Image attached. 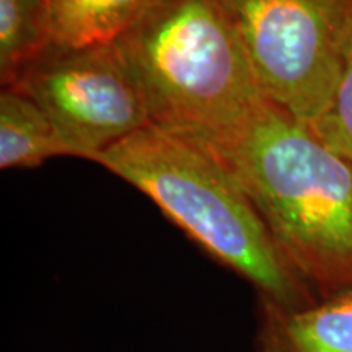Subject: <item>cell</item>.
<instances>
[{
    "mask_svg": "<svg viewBox=\"0 0 352 352\" xmlns=\"http://www.w3.org/2000/svg\"><path fill=\"white\" fill-rule=\"evenodd\" d=\"M206 145L232 171L292 270L327 297L352 289V164L264 100Z\"/></svg>",
    "mask_w": 352,
    "mask_h": 352,
    "instance_id": "obj_1",
    "label": "cell"
},
{
    "mask_svg": "<svg viewBox=\"0 0 352 352\" xmlns=\"http://www.w3.org/2000/svg\"><path fill=\"white\" fill-rule=\"evenodd\" d=\"M223 266L258 298L298 308L318 300L277 248L232 171L206 145L148 124L96 157Z\"/></svg>",
    "mask_w": 352,
    "mask_h": 352,
    "instance_id": "obj_2",
    "label": "cell"
},
{
    "mask_svg": "<svg viewBox=\"0 0 352 352\" xmlns=\"http://www.w3.org/2000/svg\"><path fill=\"white\" fill-rule=\"evenodd\" d=\"M151 124L195 142L239 127L264 95L215 0H160L114 41Z\"/></svg>",
    "mask_w": 352,
    "mask_h": 352,
    "instance_id": "obj_3",
    "label": "cell"
},
{
    "mask_svg": "<svg viewBox=\"0 0 352 352\" xmlns=\"http://www.w3.org/2000/svg\"><path fill=\"white\" fill-rule=\"evenodd\" d=\"M264 98L311 124L328 108L352 46V0H215Z\"/></svg>",
    "mask_w": 352,
    "mask_h": 352,
    "instance_id": "obj_4",
    "label": "cell"
},
{
    "mask_svg": "<svg viewBox=\"0 0 352 352\" xmlns=\"http://www.w3.org/2000/svg\"><path fill=\"white\" fill-rule=\"evenodd\" d=\"M54 122L74 157L100 153L151 124L138 80L116 43L52 46L8 85Z\"/></svg>",
    "mask_w": 352,
    "mask_h": 352,
    "instance_id": "obj_5",
    "label": "cell"
},
{
    "mask_svg": "<svg viewBox=\"0 0 352 352\" xmlns=\"http://www.w3.org/2000/svg\"><path fill=\"white\" fill-rule=\"evenodd\" d=\"M254 352H352V289L289 308L258 298Z\"/></svg>",
    "mask_w": 352,
    "mask_h": 352,
    "instance_id": "obj_6",
    "label": "cell"
},
{
    "mask_svg": "<svg viewBox=\"0 0 352 352\" xmlns=\"http://www.w3.org/2000/svg\"><path fill=\"white\" fill-rule=\"evenodd\" d=\"M54 157H74L47 114L16 88L0 94V168H34Z\"/></svg>",
    "mask_w": 352,
    "mask_h": 352,
    "instance_id": "obj_7",
    "label": "cell"
},
{
    "mask_svg": "<svg viewBox=\"0 0 352 352\" xmlns=\"http://www.w3.org/2000/svg\"><path fill=\"white\" fill-rule=\"evenodd\" d=\"M160 0H69L54 12L52 44L113 43Z\"/></svg>",
    "mask_w": 352,
    "mask_h": 352,
    "instance_id": "obj_8",
    "label": "cell"
},
{
    "mask_svg": "<svg viewBox=\"0 0 352 352\" xmlns=\"http://www.w3.org/2000/svg\"><path fill=\"white\" fill-rule=\"evenodd\" d=\"M51 0H0V78L12 85L52 46Z\"/></svg>",
    "mask_w": 352,
    "mask_h": 352,
    "instance_id": "obj_9",
    "label": "cell"
},
{
    "mask_svg": "<svg viewBox=\"0 0 352 352\" xmlns=\"http://www.w3.org/2000/svg\"><path fill=\"white\" fill-rule=\"evenodd\" d=\"M308 126L329 148L352 164V46L328 108Z\"/></svg>",
    "mask_w": 352,
    "mask_h": 352,
    "instance_id": "obj_10",
    "label": "cell"
},
{
    "mask_svg": "<svg viewBox=\"0 0 352 352\" xmlns=\"http://www.w3.org/2000/svg\"><path fill=\"white\" fill-rule=\"evenodd\" d=\"M65 2H69V0H51V3H52V8H54V12H56L57 8H59L60 6H64Z\"/></svg>",
    "mask_w": 352,
    "mask_h": 352,
    "instance_id": "obj_11",
    "label": "cell"
}]
</instances>
